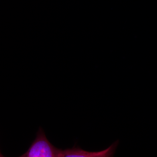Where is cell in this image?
<instances>
[{
  "label": "cell",
  "instance_id": "obj_1",
  "mask_svg": "<svg viewBox=\"0 0 157 157\" xmlns=\"http://www.w3.org/2000/svg\"><path fill=\"white\" fill-rule=\"evenodd\" d=\"M62 149L53 146L46 138L44 131L39 128L36 139L28 151L21 157H61Z\"/></svg>",
  "mask_w": 157,
  "mask_h": 157
},
{
  "label": "cell",
  "instance_id": "obj_2",
  "mask_svg": "<svg viewBox=\"0 0 157 157\" xmlns=\"http://www.w3.org/2000/svg\"><path fill=\"white\" fill-rule=\"evenodd\" d=\"M119 143V140L114 142L109 147L100 151H86L78 147L62 150L61 157H113Z\"/></svg>",
  "mask_w": 157,
  "mask_h": 157
},
{
  "label": "cell",
  "instance_id": "obj_3",
  "mask_svg": "<svg viewBox=\"0 0 157 157\" xmlns=\"http://www.w3.org/2000/svg\"><path fill=\"white\" fill-rule=\"evenodd\" d=\"M3 155H2V154L1 153V152H0V157H2Z\"/></svg>",
  "mask_w": 157,
  "mask_h": 157
}]
</instances>
